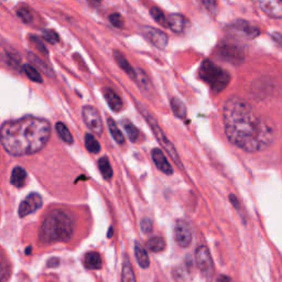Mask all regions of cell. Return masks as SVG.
Instances as JSON below:
<instances>
[{"instance_id": "10", "label": "cell", "mask_w": 282, "mask_h": 282, "mask_svg": "<svg viewBox=\"0 0 282 282\" xmlns=\"http://www.w3.org/2000/svg\"><path fill=\"white\" fill-rule=\"evenodd\" d=\"M42 206V198L40 194L38 193H30L24 198V200L20 203L19 206V216L20 217H25L32 213L38 211L39 208Z\"/></svg>"}, {"instance_id": "34", "label": "cell", "mask_w": 282, "mask_h": 282, "mask_svg": "<svg viewBox=\"0 0 282 282\" xmlns=\"http://www.w3.org/2000/svg\"><path fill=\"white\" fill-rule=\"evenodd\" d=\"M42 38L45 41L51 44H55L60 41V37H58L56 32L54 30H50V29H45L42 31Z\"/></svg>"}, {"instance_id": "44", "label": "cell", "mask_w": 282, "mask_h": 282, "mask_svg": "<svg viewBox=\"0 0 282 282\" xmlns=\"http://www.w3.org/2000/svg\"><path fill=\"white\" fill-rule=\"evenodd\" d=\"M88 3L91 5V6H98L101 3H102V0H88Z\"/></svg>"}, {"instance_id": "19", "label": "cell", "mask_w": 282, "mask_h": 282, "mask_svg": "<svg viewBox=\"0 0 282 282\" xmlns=\"http://www.w3.org/2000/svg\"><path fill=\"white\" fill-rule=\"evenodd\" d=\"M135 256L136 259L138 261V265H139L142 269H148L150 266V260L148 252L146 250V248L143 247L140 242H135Z\"/></svg>"}, {"instance_id": "43", "label": "cell", "mask_w": 282, "mask_h": 282, "mask_svg": "<svg viewBox=\"0 0 282 282\" xmlns=\"http://www.w3.org/2000/svg\"><path fill=\"white\" fill-rule=\"evenodd\" d=\"M58 264H60V261H58V259H51L49 261V264H48V267H57Z\"/></svg>"}, {"instance_id": "2", "label": "cell", "mask_w": 282, "mask_h": 282, "mask_svg": "<svg viewBox=\"0 0 282 282\" xmlns=\"http://www.w3.org/2000/svg\"><path fill=\"white\" fill-rule=\"evenodd\" d=\"M50 136V122L34 116L6 121L0 128L2 146L9 154L15 156L40 151L48 143Z\"/></svg>"}, {"instance_id": "31", "label": "cell", "mask_w": 282, "mask_h": 282, "mask_svg": "<svg viewBox=\"0 0 282 282\" xmlns=\"http://www.w3.org/2000/svg\"><path fill=\"white\" fill-rule=\"evenodd\" d=\"M23 72H24V74L27 75L32 82H36V83H42L43 82L41 73L34 67V65L24 64L23 65Z\"/></svg>"}, {"instance_id": "33", "label": "cell", "mask_w": 282, "mask_h": 282, "mask_svg": "<svg viewBox=\"0 0 282 282\" xmlns=\"http://www.w3.org/2000/svg\"><path fill=\"white\" fill-rule=\"evenodd\" d=\"M201 6L208 14L215 16L217 14V0H199Z\"/></svg>"}, {"instance_id": "8", "label": "cell", "mask_w": 282, "mask_h": 282, "mask_svg": "<svg viewBox=\"0 0 282 282\" xmlns=\"http://www.w3.org/2000/svg\"><path fill=\"white\" fill-rule=\"evenodd\" d=\"M174 239L180 247L186 248L192 242V228L184 220H179L174 226Z\"/></svg>"}, {"instance_id": "38", "label": "cell", "mask_w": 282, "mask_h": 282, "mask_svg": "<svg viewBox=\"0 0 282 282\" xmlns=\"http://www.w3.org/2000/svg\"><path fill=\"white\" fill-rule=\"evenodd\" d=\"M9 277V268L4 260L0 259V282H6Z\"/></svg>"}, {"instance_id": "5", "label": "cell", "mask_w": 282, "mask_h": 282, "mask_svg": "<svg viewBox=\"0 0 282 282\" xmlns=\"http://www.w3.org/2000/svg\"><path fill=\"white\" fill-rule=\"evenodd\" d=\"M137 105H138V108H139V110H140L141 115L143 116V118H145L146 121L148 122L149 127L151 128L154 137L156 138V140H158V142L160 143V146H162L163 149H165L166 151L168 152V154L171 156L173 162L176 165V167L183 170V165H182V161L180 159L178 151H176V149H175L173 143L169 140V138L165 134V131L161 129L159 122L156 121L155 118L151 115V113H149V110L145 106H143L142 104L137 103Z\"/></svg>"}, {"instance_id": "45", "label": "cell", "mask_w": 282, "mask_h": 282, "mask_svg": "<svg viewBox=\"0 0 282 282\" xmlns=\"http://www.w3.org/2000/svg\"><path fill=\"white\" fill-rule=\"evenodd\" d=\"M111 236H113V228H109V232H108V237L110 238Z\"/></svg>"}, {"instance_id": "29", "label": "cell", "mask_w": 282, "mask_h": 282, "mask_svg": "<svg viewBox=\"0 0 282 282\" xmlns=\"http://www.w3.org/2000/svg\"><path fill=\"white\" fill-rule=\"evenodd\" d=\"M85 147L88 150L90 153H94L97 154L100 153L101 151V145L96 138L90 135V134H86L85 135Z\"/></svg>"}, {"instance_id": "6", "label": "cell", "mask_w": 282, "mask_h": 282, "mask_svg": "<svg viewBox=\"0 0 282 282\" xmlns=\"http://www.w3.org/2000/svg\"><path fill=\"white\" fill-rule=\"evenodd\" d=\"M82 116L85 124L95 135L100 136L103 133V121L100 111L94 106H84L82 110Z\"/></svg>"}, {"instance_id": "18", "label": "cell", "mask_w": 282, "mask_h": 282, "mask_svg": "<svg viewBox=\"0 0 282 282\" xmlns=\"http://www.w3.org/2000/svg\"><path fill=\"white\" fill-rule=\"evenodd\" d=\"M84 266L89 270H100L103 267V261L101 255L97 252H90L85 255Z\"/></svg>"}, {"instance_id": "40", "label": "cell", "mask_w": 282, "mask_h": 282, "mask_svg": "<svg viewBox=\"0 0 282 282\" xmlns=\"http://www.w3.org/2000/svg\"><path fill=\"white\" fill-rule=\"evenodd\" d=\"M229 198V202L232 203L233 204V206L237 209V211H240V203H239V201H238V199L236 198V196L234 195V194H231L228 196Z\"/></svg>"}, {"instance_id": "11", "label": "cell", "mask_w": 282, "mask_h": 282, "mask_svg": "<svg viewBox=\"0 0 282 282\" xmlns=\"http://www.w3.org/2000/svg\"><path fill=\"white\" fill-rule=\"evenodd\" d=\"M229 29H231L234 34L238 35L239 37L244 39H255L260 35L259 28L244 20L235 21L234 23L229 25Z\"/></svg>"}, {"instance_id": "1", "label": "cell", "mask_w": 282, "mask_h": 282, "mask_svg": "<svg viewBox=\"0 0 282 282\" xmlns=\"http://www.w3.org/2000/svg\"><path fill=\"white\" fill-rule=\"evenodd\" d=\"M223 120L229 142L246 152L262 151L273 141V129L240 97H229L225 102Z\"/></svg>"}, {"instance_id": "14", "label": "cell", "mask_w": 282, "mask_h": 282, "mask_svg": "<svg viewBox=\"0 0 282 282\" xmlns=\"http://www.w3.org/2000/svg\"><path fill=\"white\" fill-rule=\"evenodd\" d=\"M151 158L154 162V165L155 167L158 168V170H160V171L162 173H165L167 175H171L173 174V169H172V166L170 165V162L169 160L167 159V156L166 154L163 153V151L161 149L159 148H154L152 149V151H151Z\"/></svg>"}, {"instance_id": "42", "label": "cell", "mask_w": 282, "mask_h": 282, "mask_svg": "<svg viewBox=\"0 0 282 282\" xmlns=\"http://www.w3.org/2000/svg\"><path fill=\"white\" fill-rule=\"evenodd\" d=\"M218 282H232V279L227 277V275H220V278L217 280Z\"/></svg>"}, {"instance_id": "7", "label": "cell", "mask_w": 282, "mask_h": 282, "mask_svg": "<svg viewBox=\"0 0 282 282\" xmlns=\"http://www.w3.org/2000/svg\"><path fill=\"white\" fill-rule=\"evenodd\" d=\"M195 259L200 271L204 274L206 278H211L214 273V264L208 248L204 245L200 246L195 252Z\"/></svg>"}, {"instance_id": "3", "label": "cell", "mask_w": 282, "mask_h": 282, "mask_svg": "<svg viewBox=\"0 0 282 282\" xmlns=\"http://www.w3.org/2000/svg\"><path fill=\"white\" fill-rule=\"evenodd\" d=\"M74 218L62 209H53L39 231L40 245H52L57 241H69L74 233Z\"/></svg>"}, {"instance_id": "12", "label": "cell", "mask_w": 282, "mask_h": 282, "mask_svg": "<svg viewBox=\"0 0 282 282\" xmlns=\"http://www.w3.org/2000/svg\"><path fill=\"white\" fill-rule=\"evenodd\" d=\"M254 2L267 16L282 19V0H254Z\"/></svg>"}, {"instance_id": "41", "label": "cell", "mask_w": 282, "mask_h": 282, "mask_svg": "<svg viewBox=\"0 0 282 282\" xmlns=\"http://www.w3.org/2000/svg\"><path fill=\"white\" fill-rule=\"evenodd\" d=\"M271 39L278 45L282 47V35L281 34H278V32H273V34L271 35Z\"/></svg>"}, {"instance_id": "22", "label": "cell", "mask_w": 282, "mask_h": 282, "mask_svg": "<svg viewBox=\"0 0 282 282\" xmlns=\"http://www.w3.org/2000/svg\"><path fill=\"white\" fill-rule=\"evenodd\" d=\"M138 85H139V87L145 90V91H149L151 89V82H150L148 75L140 69H137L136 70V77L134 80Z\"/></svg>"}, {"instance_id": "30", "label": "cell", "mask_w": 282, "mask_h": 282, "mask_svg": "<svg viewBox=\"0 0 282 282\" xmlns=\"http://www.w3.org/2000/svg\"><path fill=\"white\" fill-rule=\"evenodd\" d=\"M29 60L31 61V65H34V67L40 72V71H42V72H44L45 74L47 75H49V76H52V70L50 69V67L49 65H47L45 64L42 60H40V58H39L38 56H36L35 54H32V53H29Z\"/></svg>"}, {"instance_id": "20", "label": "cell", "mask_w": 282, "mask_h": 282, "mask_svg": "<svg viewBox=\"0 0 282 282\" xmlns=\"http://www.w3.org/2000/svg\"><path fill=\"white\" fill-rule=\"evenodd\" d=\"M27 179V171L22 167H16L12 170L10 183L16 187H22L25 184Z\"/></svg>"}, {"instance_id": "4", "label": "cell", "mask_w": 282, "mask_h": 282, "mask_svg": "<svg viewBox=\"0 0 282 282\" xmlns=\"http://www.w3.org/2000/svg\"><path fill=\"white\" fill-rule=\"evenodd\" d=\"M199 75L201 80L205 82L215 94H220L231 82V75L228 72L209 60H204L202 62Z\"/></svg>"}, {"instance_id": "25", "label": "cell", "mask_w": 282, "mask_h": 282, "mask_svg": "<svg viewBox=\"0 0 282 282\" xmlns=\"http://www.w3.org/2000/svg\"><path fill=\"white\" fill-rule=\"evenodd\" d=\"M170 104H171V109L176 117L181 118V119L186 117V106L184 105V103L180 100V98L172 97V100H171V102H170Z\"/></svg>"}, {"instance_id": "36", "label": "cell", "mask_w": 282, "mask_h": 282, "mask_svg": "<svg viewBox=\"0 0 282 282\" xmlns=\"http://www.w3.org/2000/svg\"><path fill=\"white\" fill-rule=\"evenodd\" d=\"M140 227H141V231L143 232V234H151L153 232L152 220L149 217H143L140 223Z\"/></svg>"}, {"instance_id": "13", "label": "cell", "mask_w": 282, "mask_h": 282, "mask_svg": "<svg viewBox=\"0 0 282 282\" xmlns=\"http://www.w3.org/2000/svg\"><path fill=\"white\" fill-rule=\"evenodd\" d=\"M143 35H145V37L150 42H151V44L154 45L155 48H158L160 50L167 48L169 38L163 31L152 27H145L143 28Z\"/></svg>"}, {"instance_id": "23", "label": "cell", "mask_w": 282, "mask_h": 282, "mask_svg": "<svg viewBox=\"0 0 282 282\" xmlns=\"http://www.w3.org/2000/svg\"><path fill=\"white\" fill-rule=\"evenodd\" d=\"M107 124H108V129L110 131V134L114 138V140L118 143V145H123L124 137L121 133V130L118 128V124L116 123V121L113 119V118H108Z\"/></svg>"}, {"instance_id": "24", "label": "cell", "mask_w": 282, "mask_h": 282, "mask_svg": "<svg viewBox=\"0 0 282 282\" xmlns=\"http://www.w3.org/2000/svg\"><path fill=\"white\" fill-rule=\"evenodd\" d=\"M122 127H123L124 131H126V134H127L128 138L130 139V141L137 142L138 140H139L140 131L138 130V128L130 120L123 119L122 120Z\"/></svg>"}, {"instance_id": "35", "label": "cell", "mask_w": 282, "mask_h": 282, "mask_svg": "<svg viewBox=\"0 0 282 282\" xmlns=\"http://www.w3.org/2000/svg\"><path fill=\"white\" fill-rule=\"evenodd\" d=\"M17 16L21 19L24 23H31L34 21V16L28 8H19L17 9Z\"/></svg>"}, {"instance_id": "39", "label": "cell", "mask_w": 282, "mask_h": 282, "mask_svg": "<svg viewBox=\"0 0 282 282\" xmlns=\"http://www.w3.org/2000/svg\"><path fill=\"white\" fill-rule=\"evenodd\" d=\"M30 39H31L32 43L35 44V47H37V49H38L39 51L42 52L43 54H47V53H48V50H47V48H45V45L42 43L41 39H39V38H37V37H31Z\"/></svg>"}, {"instance_id": "37", "label": "cell", "mask_w": 282, "mask_h": 282, "mask_svg": "<svg viewBox=\"0 0 282 282\" xmlns=\"http://www.w3.org/2000/svg\"><path fill=\"white\" fill-rule=\"evenodd\" d=\"M109 21L116 28H122L123 27V19H122L121 15L117 14V12H115V14H111L109 16Z\"/></svg>"}, {"instance_id": "32", "label": "cell", "mask_w": 282, "mask_h": 282, "mask_svg": "<svg viewBox=\"0 0 282 282\" xmlns=\"http://www.w3.org/2000/svg\"><path fill=\"white\" fill-rule=\"evenodd\" d=\"M150 15H151L153 20L156 23L162 25V27H168V18H166L165 14H163V12L159 8H156V7L151 8V10H150Z\"/></svg>"}, {"instance_id": "46", "label": "cell", "mask_w": 282, "mask_h": 282, "mask_svg": "<svg viewBox=\"0 0 282 282\" xmlns=\"http://www.w3.org/2000/svg\"><path fill=\"white\" fill-rule=\"evenodd\" d=\"M30 250H31V247H29L28 249H25V255H29Z\"/></svg>"}, {"instance_id": "28", "label": "cell", "mask_w": 282, "mask_h": 282, "mask_svg": "<svg viewBox=\"0 0 282 282\" xmlns=\"http://www.w3.org/2000/svg\"><path fill=\"white\" fill-rule=\"evenodd\" d=\"M55 129H56V133H57L58 137H60L65 143H69V145H72V143L74 142L73 136H72V134L70 133L69 128L65 126V123L57 122L55 124Z\"/></svg>"}, {"instance_id": "15", "label": "cell", "mask_w": 282, "mask_h": 282, "mask_svg": "<svg viewBox=\"0 0 282 282\" xmlns=\"http://www.w3.org/2000/svg\"><path fill=\"white\" fill-rule=\"evenodd\" d=\"M103 93H104L105 100H106L108 106L110 107L111 110L115 111V113H118V111H120L122 109L123 104L121 98L115 90H113L111 88H104Z\"/></svg>"}, {"instance_id": "26", "label": "cell", "mask_w": 282, "mask_h": 282, "mask_svg": "<svg viewBox=\"0 0 282 282\" xmlns=\"http://www.w3.org/2000/svg\"><path fill=\"white\" fill-rule=\"evenodd\" d=\"M98 168H100V171L105 180H110L113 178V168H111L107 156H102L98 160Z\"/></svg>"}, {"instance_id": "16", "label": "cell", "mask_w": 282, "mask_h": 282, "mask_svg": "<svg viewBox=\"0 0 282 282\" xmlns=\"http://www.w3.org/2000/svg\"><path fill=\"white\" fill-rule=\"evenodd\" d=\"M186 27V19L179 14L170 15L168 18V27L174 34H182Z\"/></svg>"}, {"instance_id": "21", "label": "cell", "mask_w": 282, "mask_h": 282, "mask_svg": "<svg viewBox=\"0 0 282 282\" xmlns=\"http://www.w3.org/2000/svg\"><path fill=\"white\" fill-rule=\"evenodd\" d=\"M121 282H137L136 281V277H135L133 265H131L130 259H129V257H128L127 255L124 256L123 262H122Z\"/></svg>"}, {"instance_id": "9", "label": "cell", "mask_w": 282, "mask_h": 282, "mask_svg": "<svg viewBox=\"0 0 282 282\" xmlns=\"http://www.w3.org/2000/svg\"><path fill=\"white\" fill-rule=\"evenodd\" d=\"M217 52L221 58L229 63L238 64L244 60V52L237 45L232 43H222L217 49Z\"/></svg>"}, {"instance_id": "27", "label": "cell", "mask_w": 282, "mask_h": 282, "mask_svg": "<svg viewBox=\"0 0 282 282\" xmlns=\"http://www.w3.org/2000/svg\"><path fill=\"white\" fill-rule=\"evenodd\" d=\"M147 249L149 252H152V253H160L162 252L163 249L166 248V241L162 237H159V236H155V237L150 238L147 241V245H146Z\"/></svg>"}, {"instance_id": "17", "label": "cell", "mask_w": 282, "mask_h": 282, "mask_svg": "<svg viewBox=\"0 0 282 282\" xmlns=\"http://www.w3.org/2000/svg\"><path fill=\"white\" fill-rule=\"evenodd\" d=\"M114 58L116 60L117 64L119 65V68L131 78V80L134 81L136 77V70L131 67L127 58L124 57V55L121 53L120 51H118V50L114 51Z\"/></svg>"}]
</instances>
